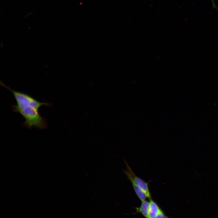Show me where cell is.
Segmentation results:
<instances>
[{"label": "cell", "mask_w": 218, "mask_h": 218, "mask_svg": "<svg viewBox=\"0 0 218 218\" xmlns=\"http://www.w3.org/2000/svg\"><path fill=\"white\" fill-rule=\"evenodd\" d=\"M124 161L126 167L125 170H123V172L124 174L126 176H129L132 179L134 182L145 193L147 197L149 200L152 199L149 188V184L151 181V180H149L148 182H146L141 178L137 176L126 161L124 160Z\"/></svg>", "instance_id": "cell-2"}, {"label": "cell", "mask_w": 218, "mask_h": 218, "mask_svg": "<svg viewBox=\"0 0 218 218\" xmlns=\"http://www.w3.org/2000/svg\"><path fill=\"white\" fill-rule=\"evenodd\" d=\"M128 180L131 183L134 190L138 198L141 201L145 200L147 197V196L144 191L129 176H127Z\"/></svg>", "instance_id": "cell-4"}, {"label": "cell", "mask_w": 218, "mask_h": 218, "mask_svg": "<svg viewBox=\"0 0 218 218\" xmlns=\"http://www.w3.org/2000/svg\"><path fill=\"white\" fill-rule=\"evenodd\" d=\"M1 84L13 94L16 102L12 106L13 110L19 113L25 119V126L29 128L47 127L46 119L40 115L38 109L42 106H50L51 104L40 102L28 94L14 90L1 82Z\"/></svg>", "instance_id": "cell-1"}, {"label": "cell", "mask_w": 218, "mask_h": 218, "mask_svg": "<svg viewBox=\"0 0 218 218\" xmlns=\"http://www.w3.org/2000/svg\"><path fill=\"white\" fill-rule=\"evenodd\" d=\"M154 218H170L165 215L164 211L161 210L159 213Z\"/></svg>", "instance_id": "cell-6"}, {"label": "cell", "mask_w": 218, "mask_h": 218, "mask_svg": "<svg viewBox=\"0 0 218 218\" xmlns=\"http://www.w3.org/2000/svg\"><path fill=\"white\" fill-rule=\"evenodd\" d=\"M149 202L146 200L142 201L140 206L136 207V211L141 213L145 218H148Z\"/></svg>", "instance_id": "cell-5"}, {"label": "cell", "mask_w": 218, "mask_h": 218, "mask_svg": "<svg viewBox=\"0 0 218 218\" xmlns=\"http://www.w3.org/2000/svg\"><path fill=\"white\" fill-rule=\"evenodd\" d=\"M149 200L148 218H154L162 209L157 203L152 199Z\"/></svg>", "instance_id": "cell-3"}]
</instances>
